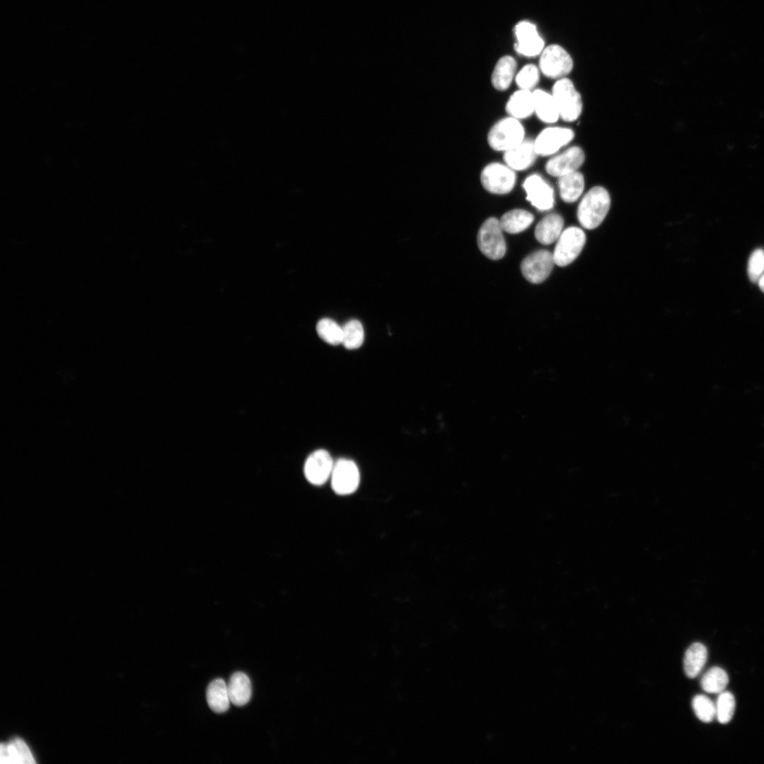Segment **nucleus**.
<instances>
[{"instance_id":"obj_29","label":"nucleus","mask_w":764,"mask_h":764,"mask_svg":"<svg viewBox=\"0 0 764 764\" xmlns=\"http://www.w3.org/2000/svg\"><path fill=\"white\" fill-rule=\"evenodd\" d=\"M716 706V717L721 724L731 721L735 710V699L732 693L723 691L719 693Z\"/></svg>"},{"instance_id":"obj_4","label":"nucleus","mask_w":764,"mask_h":764,"mask_svg":"<svg viewBox=\"0 0 764 764\" xmlns=\"http://www.w3.org/2000/svg\"><path fill=\"white\" fill-rule=\"evenodd\" d=\"M483 187L490 193L505 195L511 192L516 182L514 170L505 163L492 162L486 165L480 173Z\"/></svg>"},{"instance_id":"obj_16","label":"nucleus","mask_w":764,"mask_h":764,"mask_svg":"<svg viewBox=\"0 0 764 764\" xmlns=\"http://www.w3.org/2000/svg\"><path fill=\"white\" fill-rule=\"evenodd\" d=\"M1 763H35L34 757L26 743L16 737L0 746Z\"/></svg>"},{"instance_id":"obj_5","label":"nucleus","mask_w":764,"mask_h":764,"mask_svg":"<svg viewBox=\"0 0 764 764\" xmlns=\"http://www.w3.org/2000/svg\"><path fill=\"white\" fill-rule=\"evenodd\" d=\"M499 220L494 217L487 219L480 228L477 241L480 250L490 259H501L506 253L507 246Z\"/></svg>"},{"instance_id":"obj_3","label":"nucleus","mask_w":764,"mask_h":764,"mask_svg":"<svg viewBox=\"0 0 764 764\" xmlns=\"http://www.w3.org/2000/svg\"><path fill=\"white\" fill-rule=\"evenodd\" d=\"M551 93L562 120L570 122L579 118L582 111L581 97L571 80L565 77L557 80Z\"/></svg>"},{"instance_id":"obj_9","label":"nucleus","mask_w":764,"mask_h":764,"mask_svg":"<svg viewBox=\"0 0 764 764\" xmlns=\"http://www.w3.org/2000/svg\"><path fill=\"white\" fill-rule=\"evenodd\" d=\"M331 486L335 493L347 495L358 487L360 480L359 471L355 463L349 459H339L334 463L330 475Z\"/></svg>"},{"instance_id":"obj_28","label":"nucleus","mask_w":764,"mask_h":764,"mask_svg":"<svg viewBox=\"0 0 764 764\" xmlns=\"http://www.w3.org/2000/svg\"><path fill=\"white\" fill-rule=\"evenodd\" d=\"M318 336L328 344L338 345L342 341V328L330 318H322L316 325Z\"/></svg>"},{"instance_id":"obj_22","label":"nucleus","mask_w":764,"mask_h":764,"mask_svg":"<svg viewBox=\"0 0 764 764\" xmlns=\"http://www.w3.org/2000/svg\"><path fill=\"white\" fill-rule=\"evenodd\" d=\"M560 195L567 203L576 202L584 189V178L579 171H574L558 178Z\"/></svg>"},{"instance_id":"obj_31","label":"nucleus","mask_w":764,"mask_h":764,"mask_svg":"<svg viewBox=\"0 0 764 764\" xmlns=\"http://www.w3.org/2000/svg\"><path fill=\"white\" fill-rule=\"evenodd\" d=\"M540 74L538 68L532 64H528L515 76V82L519 89L533 91L539 82Z\"/></svg>"},{"instance_id":"obj_17","label":"nucleus","mask_w":764,"mask_h":764,"mask_svg":"<svg viewBox=\"0 0 764 764\" xmlns=\"http://www.w3.org/2000/svg\"><path fill=\"white\" fill-rule=\"evenodd\" d=\"M534 113L546 124H553L560 118V112L551 93L537 88L533 91Z\"/></svg>"},{"instance_id":"obj_2","label":"nucleus","mask_w":764,"mask_h":764,"mask_svg":"<svg viewBox=\"0 0 764 764\" xmlns=\"http://www.w3.org/2000/svg\"><path fill=\"white\" fill-rule=\"evenodd\" d=\"M525 139V129L520 120L507 117L498 120L487 134L489 146L494 151L505 152Z\"/></svg>"},{"instance_id":"obj_25","label":"nucleus","mask_w":764,"mask_h":764,"mask_svg":"<svg viewBox=\"0 0 764 764\" xmlns=\"http://www.w3.org/2000/svg\"><path fill=\"white\" fill-rule=\"evenodd\" d=\"M533 220L534 216L529 212L515 209L506 212L501 217L499 224L504 231L509 233H518L528 228Z\"/></svg>"},{"instance_id":"obj_15","label":"nucleus","mask_w":764,"mask_h":764,"mask_svg":"<svg viewBox=\"0 0 764 764\" xmlns=\"http://www.w3.org/2000/svg\"><path fill=\"white\" fill-rule=\"evenodd\" d=\"M538 156L533 140L525 138L521 143L504 152L503 160L514 171H521L531 167Z\"/></svg>"},{"instance_id":"obj_12","label":"nucleus","mask_w":764,"mask_h":764,"mask_svg":"<svg viewBox=\"0 0 764 764\" xmlns=\"http://www.w3.org/2000/svg\"><path fill=\"white\" fill-rule=\"evenodd\" d=\"M584 160L585 154L582 149L573 146L550 158L545 168L547 173L559 178L577 171L584 163Z\"/></svg>"},{"instance_id":"obj_14","label":"nucleus","mask_w":764,"mask_h":764,"mask_svg":"<svg viewBox=\"0 0 764 764\" xmlns=\"http://www.w3.org/2000/svg\"><path fill=\"white\" fill-rule=\"evenodd\" d=\"M517 42L516 52L526 57H535L544 50V41L538 35L536 27L531 22H519L514 28Z\"/></svg>"},{"instance_id":"obj_30","label":"nucleus","mask_w":764,"mask_h":764,"mask_svg":"<svg viewBox=\"0 0 764 764\" xmlns=\"http://www.w3.org/2000/svg\"><path fill=\"white\" fill-rule=\"evenodd\" d=\"M692 707L697 717L703 722H711L716 717L715 704L704 695L695 696Z\"/></svg>"},{"instance_id":"obj_10","label":"nucleus","mask_w":764,"mask_h":764,"mask_svg":"<svg viewBox=\"0 0 764 764\" xmlns=\"http://www.w3.org/2000/svg\"><path fill=\"white\" fill-rule=\"evenodd\" d=\"M522 187L526 194V199L537 209L543 212L553 207L554 190L540 174L533 173L526 177Z\"/></svg>"},{"instance_id":"obj_6","label":"nucleus","mask_w":764,"mask_h":764,"mask_svg":"<svg viewBox=\"0 0 764 764\" xmlns=\"http://www.w3.org/2000/svg\"><path fill=\"white\" fill-rule=\"evenodd\" d=\"M586 242L583 230L570 226L562 232L557 239L553 255L555 263L564 267L572 262L581 252Z\"/></svg>"},{"instance_id":"obj_21","label":"nucleus","mask_w":764,"mask_h":764,"mask_svg":"<svg viewBox=\"0 0 764 764\" xmlns=\"http://www.w3.org/2000/svg\"><path fill=\"white\" fill-rule=\"evenodd\" d=\"M516 60L511 56H504L497 62L493 70L491 82L497 91H506L515 78Z\"/></svg>"},{"instance_id":"obj_33","label":"nucleus","mask_w":764,"mask_h":764,"mask_svg":"<svg viewBox=\"0 0 764 764\" xmlns=\"http://www.w3.org/2000/svg\"><path fill=\"white\" fill-rule=\"evenodd\" d=\"M759 286L760 289L764 292V275L759 279Z\"/></svg>"},{"instance_id":"obj_8","label":"nucleus","mask_w":764,"mask_h":764,"mask_svg":"<svg viewBox=\"0 0 764 764\" xmlns=\"http://www.w3.org/2000/svg\"><path fill=\"white\" fill-rule=\"evenodd\" d=\"M574 137V132L570 128L548 127L533 139L536 151L541 156L553 155L567 145Z\"/></svg>"},{"instance_id":"obj_7","label":"nucleus","mask_w":764,"mask_h":764,"mask_svg":"<svg viewBox=\"0 0 764 764\" xmlns=\"http://www.w3.org/2000/svg\"><path fill=\"white\" fill-rule=\"evenodd\" d=\"M539 68L546 77L559 79L570 73L573 61L564 48L557 45H551L541 52Z\"/></svg>"},{"instance_id":"obj_1","label":"nucleus","mask_w":764,"mask_h":764,"mask_svg":"<svg viewBox=\"0 0 764 764\" xmlns=\"http://www.w3.org/2000/svg\"><path fill=\"white\" fill-rule=\"evenodd\" d=\"M610 207V197L606 189L595 186L590 189L580 201L577 218L584 228L598 227L606 216Z\"/></svg>"},{"instance_id":"obj_27","label":"nucleus","mask_w":764,"mask_h":764,"mask_svg":"<svg viewBox=\"0 0 764 764\" xmlns=\"http://www.w3.org/2000/svg\"><path fill=\"white\" fill-rule=\"evenodd\" d=\"M342 344L347 349H355L361 346L364 339V332L361 323L357 320H351L342 327Z\"/></svg>"},{"instance_id":"obj_20","label":"nucleus","mask_w":764,"mask_h":764,"mask_svg":"<svg viewBox=\"0 0 764 764\" xmlns=\"http://www.w3.org/2000/svg\"><path fill=\"white\" fill-rule=\"evenodd\" d=\"M227 686L232 704L241 707L249 702L252 695V687L250 680L245 673L236 672L232 674Z\"/></svg>"},{"instance_id":"obj_13","label":"nucleus","mask_w":764,"mask_h":764,"mask_svg":"<svg viewBox=\"0 0 764 764\" xmlns=\"http://www.w3.org/2000/svg\"><path fill=\"white\" fill-rule=\"evenodd\" d=\"M333 465L332 458L327 451L316 450L308 456L305 462L304 475L312 485H322L330 478Z\"/></svg>"},{"instance_id":"obj_11","label":"nucleus","mask_w":764,"mask_h":764,"mask_svg":"<svg viewBox=\"0 0 764 764\" xmlns=\"http://www.w3.org/2000/svg\"><path fill=\"white\" fill-rule=\"evenodd\" d=\"M553 255L548 250H540L526 257L521 264L523 277L531 283L545 281L554 265Z\"/></svg>"},{"instance_id":"obj_26","label":"nucleus","mask_w":764,"mask_h":764,"mask_svg":"<svg viewBox=\"0 0 764 764\" xmlns=\"http://www.w3.org/2000/svg\"><path fill=\"white\" fill-rule=\"evenodd\" d=\"M729 683L727 673L722 668L714 666L710 668L702 676L701 688L708 693H720L724 691Z\"/></svg>"},{"instance_id":"obj_23","label":"nucleus","mask_w":764,"mask_h":764,"mask_svg":"<svg viewBox=\"0 0 764 764\" xmlns=\"http://www.w3.org/2000/svg\"><path fill=\"white\" fill-rule=\"evenodd\" d=\"M206 697L209 707L216 713H223L229 708L231 700L228 686L221 678H216L209 684Z\"/></svg>"},{"instance_id":"obj_32","label":"nucleus","mask_w":764,"mask_h":764,"mask_svg":"<svg viewBox=\"0 0 764 764\" xmlns=\"http://www.w3.org/2000/svg\"><path fill=\"white\" fill-rule=\"evenodd\" d=\"M764 270V251L762 249L755 250L750 256L748 263V274L752 282H756L760 278Z\"/></svg>"},{"instance_id":"obj_18","label":"nucleus","mask_w":764,"mask_h":764,"mask_svg":"<svg viewBox=\"0 0 764 764\" xmlns=\"http://www.w3.org/2000/svg\"><path fill=\"white\" fill-rule=\"evenodd\" d=\"M505 110L509 116L519 120L526 119L534 113L533 91L519 89L508 99Z\"/></svg>"},{"instance_id":"obj_19","label":"nucleus","mask_w":764,"mask_h":764,"mask_svg":"<svg viewBox=\"0 0 764 764\" xmlns=\"http://www.w3.org/2000/svg\"><path fill=\"white\" fill-rule=\"evenodd\" d=\"M563 225L564 219L561 215L556 213L548 214L537 224L536 238L542 244H551L559 238Z\"/></svg>"},{"instance_id":"obj_24","label":"nucleus","mask_w":764,"mask_h":764,"mask_svg":"<svg viewBox=\"0 0 764 764\" xmlns=\"http://www.w3.org/2000/svg\"><path fill=\"white\" fill-rule=\"evenodd\" d=\"M707 659V648L701 643L691 644L685 653L683 666L685 675L694 678L699 675Z\"/></svg>"}]
</instances>
